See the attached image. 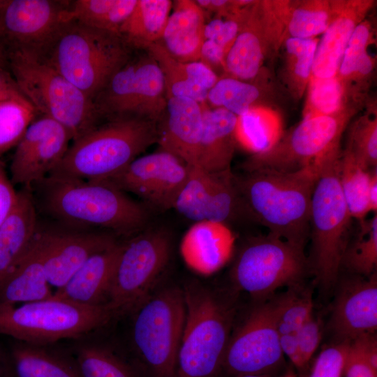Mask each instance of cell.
<instances>
[{
	"label": "cell",
	"instance_id": "obj_1",
	"mask_svg": "<svg viewBox=\"0 0 377 377\" xmlns=\"http://www.w3.org/2000/svg\"><path fill=\"white\" fill-rule=\"evenodd\" d=\"M326 160L295 172L259 170L235 175L249 216L269 233L304 249L310 232L312 193Z\"/></svg>",
	"mask_w": 377,
	"mask_h": 377
},
{
	"label": "cell",
	"instance_id": "obj_2",
	"mask_svg": "<svg viewBox=\"0 0 377 377\" xmlns=\"http://www.w3.org/2000/svg\"><path fill=\"white\" fill-rule=\"evenodd\" d=\"M33 186L44 211L68 227L103 228L131 236L144 230L149 219L145 206L101 182L47 177Z\"/></svg>",
	"mask_w": 377,
	"mask_h": 377
},
{
	"label": "cell",
	"instance_id": "obj_3",
	"mask_svg": "<svg viewBox=\"0 0 377 377\" xmlns=\"http://www.w3.org/2000/svg\"><path fill=\"white\" fill-rule=\"evenodd\" d=\"M157 142V122L138 117L106 120L73 142L47 177L98 182L124 169Z\"/></svg>",
	"mask_w": 377,
	"mask_h": 377
},
{
	"label": "cell",
	"instance_id": "obj_4",
	"mask_svg": "<svg viewBox=\"0 0 377 377\" xmlns=\"http://www.w3.org/2000/svg\"><path fill=\"white\" fill-rule=\"evenodd\" d=\"M135 52L118 34L71 20L40 57L94 101Z\"/></svg>",
	"mask_w": 377,
	"mask_h": 377
},
{
	"label": "cell",
	"instance_id": "obj_5",
	"mask_svg": "<svg viewBox=\"0 0 377 377\" xmlns=\"http://www.w3.org/2000/svg\"><path fill=\"white\" fill-rule=\"evenodd\" d=\"M5 54L22 94L38 114L64 127L73 142L101 123L94 101L43 58L20 50Z\"/></svg>",
	"mask_w": 377,
	"mask_h": 377
},
{
	"label": "cell",
	"instance_id": "obj_6",
	"mask_svg": "<svg viewBox=\"0 0 377 377\" xmlns=\"http://www.w3.org/2000/svg\"><path fill=\"white\" fill-rule=\"evenodd\" d=\"M182 290L186 312L176 377H216L231 335L233 309L199 282L190 281Z\"/></svg>",
	"mask_w": 377,
	"mask_h": 377
},
{
	"label": "cell",
	"instance_id": "obj_7",
	"mask_svg": "<svg viewBox=\"0 0 377 377\" xmlns=\"http://www.w3.org/2000/svg\"><path fill=\"white\" fill-rule=\"evenodd\" d=\"M341 154V149L335 152L323 164L311 202L308 260L324 290H330L338 281L352 220L339 182Z\"/></svg>",
	"mask_w": 377,
	"mask_h": 377
},
{
	"label": "cell",
	"instance_id": "obj_8",
	"mask_svg": "<svg viewBox=\"0 0 377 377\" xmlns=\"http://www.w3.org/2000/svg\"><path fill=\"white\" fill-rule=\"evenodd\" d=\"M117 318L108 305L87 306L50 299L15 304L0 303V334L35 344H52L91 334Z\"/></svg>",
	"mask_w": 377,
	"mask_h": 377
},
{
	"label": "cell",
	"instance_id": "obj_9",
	"mask_svg": "<svg viewBox=\"0 0 377 377\" xmlns=\"http://www.w3.org/2000/svg\"><path fill=\"white\" fill-rule=\"evenodd\" d=\"M185 312L183 290L177 286L151 294L131 312L132 346L151 377H176Z\"/></svg>",
	"mask_w": 377,
	"mask_h": 377
},
{
	"label": "cell",
	"instance_id": "obj_10",
	"mask_svg": "<svg viewBox=\"0 0 377 377\" xmlns=\"http://www.w3.org/2000/svg\"><path fill=\"white\" fill-rule=\"evenodd\" d=\"M172 237L164 228H145L123 243L108 306L117 317L131 313L151 293L172 255Z\"/></svg>",
	"mask_w": 377,
	"mask_h": 377
},
{
	"label": "cell",
	"instance_id": "obj_11",
	"mask_svg": "<svg viewBox=\"0 0 377 377\" xmlns=\"http://www.w3.org/2000/svg\"><path fill=\"white\" fill-rule=\"evenodd\" d=\"M357 109L334 115L313 116L284 131L268 151L251 155L242 164L244 172L259 170L295 172L320 163L341 149L342 135Z\"/></svg>",
	"mask_w": 377,
	"mask_h": 377
},
{
	"label": "cell",
	"instance_id": "obj_12",
	"mask_svg": "<svg viewBox=\"0 0 377 377\" xmlns=\"http://www.w3.org/2000/svg\"><path fill=\"white\" fill-rule=\"evenodd\" d=\"M309 270L304 249L268 232L248 239L239 251L230 274L239 289L261 300L268 299L283 286L301 284Z\"/></svg>",
	"mask_w": 377,
	"mask_h": 377
},
{
	"label": "cell",
	"instance_id": "obj_13",
	"mask_svg": "<svg viewBox=\"0 0 377 377\" xmlns=\"http://www.w3.org/2000/svg\"><path fill=\"white\" fill-rule=\"evenodd\" d=\"M290 1H255L247 9L240 30L228 51L222 77L250 81L265 72L286 38Z\"/></svg>",
	"mask_w": 377,
	"mask_h": 377
},
{
	"label": "cell",
	"instance_id": "obj_14",
	"mask_svg": "<svg viewBox=\"0 0 377 377\" xmlns=\"http://www.w3.org/2000/svg\"><path fill=\"white\" fill-rule=\"evenodd\" d=\"M275 299L263 302L230 335L222 369L230 376H269L283 361Z\"/></svg>",
	"mask_w": 377,
	"mask_h": 377
},
{
	"label": "cell",
	"instance_id": "obj_15",
	"mask_svg": "<svg viewBox=\"0 0 377 377\" xmlns=\"http://www.w3.org/2000/svg\"><path fill=\"white\" fill-rule=\"evenodd\" d=\"M70 1L7 0L0 13V46L43 57L62 27L70 20Z\"/></svg>",
	"mask_w": 377,
	"mask_h": 377
},
{
	"label": "cell",
	"instance_id": "obj_16",
	"mask_svg": "<svg viewBox=\"0 0 377 377\" xmlns=\"http://www.w3.org/2000/svg\"><path fill=\"white\" fill-rule=\"evenodd\" d=\"M188 167L163 150L137 157L124 169L101 182L131 193L160 210L172 209L186 181Z\"/></svg>",
	"mask_w": 377,
	"mask_h": 377
},
{
	"label": "cell",
	"instance_id": "obj_17",
	"mask_svg": "<svg viewBox=\"0 0 377 377\" xmlns=\"http://www.w3.org/2000/svg\"><path fill=\"white\" fill-rule=\"evenodd\" d=\"M188 175L172 207L195 222L209 220L226 223L249 216L231 169L209 172L188 165Z\"/></svg>",
	"mask_w": 377,
	"mask_h": 377
},
{
	"label": "cell",
	"instance_id": "obj_18",
	"mask_svg": "<svg viewBox=\"0 0 377 377\" xmlns=\"http://www.w3.org/2000/svg\"><path fill=\"white\" fill-rule=\"evenodd\" d=\"M66 227L41 229L38 226L34 237L47 280L57 289L91 256L118 242L113 233Z\"/></svg>",
	"mask_w": 377,
	"mask_h": 377
},
{
	"label": "cell",
	"instance_id": "obj_19",
	"mask_svg": "<svg viewBox=\"0 0 377 377\" xmlns=\"http://www.w3.org/2000/svg\"><path fill=\"white\" fill-rule=\"evenodd\" d=\"M72 138L60 124L47 116L36 117L16 146L10 164L14 184L31 188L54 170L66 154Z\"/></svg>",
	"mask_w": 377,
	"mask_h": 377
},
{
	"label": "cell",
	"instance_id": "obj_20",
	"mask_svg": "<svg viewBox=\"0 0 377 377\" xmlns=\"http://www.w3.org/2000/svg\"><path fill=\"white\" fill-rule=\"evenodd\" d=\"M330 328L336 341L350 342L377 329V276L343 281L334 302Z\"/></svg>",
	"mask_w": 377,
	"mask_h": 377
},
{
	"label": "cell",
	"instance_id": "obj_21",
	"mask_svg": "<svg viewBox=\"0 0 377 377\" xmlns=\"http://www.w3.org/2000/svg\"><path fill=\"white\" fill-rule=\"evenodd\" d=\"M202 126L200 103L188 98H169L157 121L156 143L160 150L177 156L187 165H196Z\"/></svg>",
	"mask_w": 377,
	"mask_h": 377
},
{
	"label": "cell",
	"instance_id": "obj_22",
	"mask_svg": "<svg viewBox=\"0 0 377 377\" xmlns=\"http://www.w3.org/2000/svg\"><path fill=\"white\" fill-rule=\"evenodd\" d=\"M332 17L319 39L312 67V75L336 76L348 41L357 26L367 18L374 0H332Z\"/></svg>",
	"mask_w": 377,
	"mask_h": 377
},
{
	"label": "cell",
	"instance_id": "obj_23",
	"mask_svg": "<svg viewBox=\"0 0 377 377\" xmlns=\"http://www.w3.org/2000/svg\"><path fill=\"white\" fill-rule=\"evenodd\" d=\"M123 248L117 242L88 259L52 298L87 306L108 305L117 263Z\"/></svg>",
	"mask_w": 377,
	"mask_h": 377
},
{
	"label": "cell",
	"instance_id": "obj_24",
	"mask_svg": "<svg viewBox=\"0 0 377 377\" xmlns=\"http://www.w3.org/2000/svg\"><path fill=\"white\" fill-rule=\"evenodd\" d=\"M235 235L223 223L205 220L195 222L181 243L182 255L187 265L202 274L221 268L231 258Z\"/></svg>",
	"mask_w": 377,
	"mask_h": 377
},
{
	"label": "cell",
	"instance_id": "obj_25",
	"mask_svg": "<svg viewBox=\"0 0 377 377\" xmlns=\"http://www.w3.org/2000/svg\"><path fill=\"white\" fill-rule=\"evenodd\" d=\"M203 126L197 164L209 172L231 169L237 147L235 131L237 117L222 108H211L200 103Z\"/></svg>",
	"mask_w": 377,
	"mask_h": 377
},
{
	"label": "cell",
	"instance_id": "obj_26",
	"mask_svg": "<svg viewBox=\"0 0 377 377\" xmlns=\"http://www.w3.org/2000/svg\"><path fill=\"white\" fill-rule=\"evenodd\" d=\"M38 226L32 193L24 188L19 192L13 211L0 226V284L31 246Z\"/></svg>",
	"mask_w": 377,
	"mask_h": 377
},
{
	"label": "cell",
	"instance_id": "obj_27",
	"mask_svg": "<svg viewBox=\"0 0 377 377\" xmlns=\"http://www.w3.org/2000/svg\"><path fill=\"white\" fill-rule=\"evenodd\" d=\"M205 25V13L195 1H174L160 42L181 62L200 61Z\"/></svg>",
	"mask_w": 377,
	"mask_h": 377
},
{
	"label": "cell",
	"instance_id": "obj_28",
	"mask_svg": "<svg viewBox=\"0 0 377 377\" xmlns=\"http://www.w3.org/2000/svg\"><path fill=\"white\" fill-rule=\"evenodd\" d=\"M52 344L18 341L9 359L12 377H82L69 349Z\"/></svg>",
	"mask_w": 377,
	"mask_h": 377
},
{
	"label": "cell",
	"instance_id": "obj_29",
	"mask_svg": "<svg viewBox=\"0 0 377 377\" xmlns=\"http://www.w3.org/2000/svg\"><path fill=\"white\" fill-rule=\"evenodd\" d=\"M263 73L250 81L229 76L219 77L208 91L207 103L211 108H222L239 117L258 107H275L273 87Z\"/></svg>",
	"mask_w": 377,
	"mask_h": 377
},
{
	"label": "cell",
	"instance_id": "obj_30",
	"mask_svg": "<svg viewBox=\"0 0 377 377\" xmlns=\"http://www.w3.org/2000/svg\"><path fill=\"white\" fill-rule=\"evenodd\" d=\"M51 287L34 239L27 253L0 284V303L16 304L48 300L54 294Z\"/></svg>",
	"mask_w": 377,
	"mask_h": 377
},
{
	"label": "cell",
	"instance_id": "obj_31",
	"mask_svg": "<svg viewBox=\"0 0 377 377\" xmlns=\"http://www.w3.org/2000/svg\"><path fill=\"white\" fill-rule=\"evenodd\" d=\"M172 8L170 0H138L119 36L133 50L146 51L161 40Z\"/></svg>",
	"mask_w": 377,
	"mask_h": 377
},
{
	"label": "cell",
	"instance_id": "obj_32",
	"mask_svg": "<svg viewBox=\"0 0 377 377\" xmlns=\"http://www.w3.org/2000/svg\"><path fill=\"white\" fill-rule=\"evenodd\" d=\"M135 54V98L133 114L158 121L167 103L162 71L147 51Z\"/></svg>",
	"mask_w": 377,
	"mask_h": 377
},
{
	"label": "cell",
	"instance_id": "obj_33",
	"mask_svg": "<svg viewBox=\"0 0 377 377\" xmlns=\"http://www.w3.org/2000/svg\"><path fill=\"white\" fill-rule=\"evenodd\" d=\"M283 132L279 112L273 108L258 107L237 117L235 135L237 145L251 156L270 150Z\"/></svg>",
	"mask_w": 377,
	"mask_h": 377
},
{
	"label": "cell",
	"instance_id": "obj_34",
	"mask_svg": "<svg viewBox=\"0 0 377 377\" xmlns=\"http://www.w3.org/2000/svg\"><path fill=\"white\" fill-rule=\"evenodd\" d=\"M91 336L75 340L68 348L82 377H140L132 364Z\"/></svg>",
	"mask_w": 377,
	"mask_h": 377
},
{
	"label": "cell",
	"instance_id": "obj_35",
	"mask_svg": "<svg viewBox=\"0 0 377 377\" xmlns=\"http://www.w3.org/2000/svg\"><path fill=\"white\" fill-rule=\"evenodd\" d=\"M319 38L288 37L283 40L281 79L290 96L295 101L306 93L312 75V67Z\"/></svg>",
	"mask_w": 377,
	"mask_h": 377
},
{
	"label": "cell",
	"instance_id": "obj_36",
	"mask_svg": "<svg viewBox=\"0 0 377 377\" xmlns=\"http://www.w3.org/2000/svg\"><path fill=\"white\" fill-rule=\"evenodd\" d=\"M138 0H76L70 1L69 20L119 35V30Z\"/></svg>",
	"mask_w": 377,
	"mask_h": 377
},
{
	"label": "cell",
	"instance_id": "obj_37",
	"mask_svg": "<svg viewBox=\"0 0 377 377\" xmlns=\"http://www.w3.org/2000/svg\"><path fill=\"white\" fill-rule=\"evenodd\" d=\"M332 11V0L290 1L286 38H317L329 26Z\"/></svg>",
	"mask_w": 377,
	"mask_h": 377
},
{
	"label": "cell",
	"instance_id": "obj_38",
	"mask_svg": "<svg viewBox=\"0 0 377 377\" xmlns=\"http://www.w3.org/2000/svg\"><path fill=\"white\" fill-rule=\"evenodd\" d=\"M302 118L337 114L350 109L360 110L350 100L337 76L327 78L311 77L306 89Z\"/></svg>",
	"mask_w": 377,
	"mask_h": 377
},
{
	"label": "cell",
	"instance_id": "obj_39",
	"mask_svg": "<svg viewBox=\"0 0 377 377\" xmlns=\"http://www.w3.org/2000/svg\"><path fill=\"white\" fill-rule=\"evenodd\" d=\"M146 51L154 57L162 71L168 98L182 97L199 103L207 102L208 91L191 81L187 63L172 57L160 41L151 45Z\"/></svg>",
	"mask_w": 377,
	"mask_h": 377
},
{
	"label": "cell",
	"instance_id": "obj_40",
	"mask_svg": "<svg viewBox=\"0 0 377 377\" xmlns=\"http://www.w3.org/2000/svg\"><path fill=\"white\" fill-rule=\"evenodd\" d=\"M370 171L364 170L347 151L342 150L339 182L352 219H365L369 210V186Z\"/></svg>",
	"mask_w": 377,
	"mask_h": 377
},
{
	"label": "cell",
	"instance_id": "obj_41",
	"mask_svg": "<svg viewBox=\"0 0 377 377\" xmlns=\"http://www.w3.org/2000/svg\"><path fill=\"white\" fill-rule=\"evenodd\" d=\"M377 265V214L359 221L355 238L348 242L341 266L360 276L376 272Z\"/></svg>",
	"mask_w": 377,
	"mask_h": 377
},
{
	"label": "cell",
	"instance_id": "obj_42",
	"mask_svg": "<svg viewBox=\"0 0 377 377\" xmlns=\"http://www.w3.org/2000/svg\"><path fill=\"white\" fill-rule=\"evenodd\" d=\"M37 114L25 97L0 101V156L17 145Z\"/></svg>",
	"mask_w": 377,
	"mask_h": 377
},
{
	"label": "cell",
	"instance_id": "obj_43",
	"mask_svg": "<svg viewBox=\"0 0 377 377\" xmlns=\"http://www.w3.org/2000/svg\"><path fill=\"white\" fill-rule=\"evenodd\" d=\"M289 288L283 295L275 298L279 337L297 336L302 325L313 313L311 292L300 289V284Z\"/></svg>",
	"mask_w": 377,
	"mask_h": 377
},
{
	"label": "cell",
	"instance_id": "obj_44",
	"mask_svg": "<svg viewBox=\"0 0 377 377\" xmlns=\"http://www.w3.org/2000/svg\"><path fill=\"white\" fill-rule=\"evenodd\" d=\"M345 150L349 152L365 170L377 167L376 112L369 111L350 126Z\"/></svg>",
	"mask_w": 377,
	"mask_h": 377
},
{
	"label": "cell",
	"instance_id": "obj_45",
	"mask_svg": "<svg viewBox=\"0 0 377 377\" xmlns=\"http://www.w3.org/2000/svg\"><path fill=\"white\" fill-rule=\"evenodd\" d=\"M374 29L369 19H364L354 30L344 51L337 74L343 87L350 80L361 57L374 41Z\"/></svg>",
	"mask_w": 377,
	"mask_h": 377
},
{
	"label": "cell",
	"instance_id": "obj_46",
	"mask_svg": "<svg viewBox=\"0 0 377 377\" xmlns=\"http://www.w3.org/2000/svg\"><path fill=\"white\" fill-rule=\"evenodd\" d=\"M350 348L348 341H336L316 358L309 377H342Z\"/></svg>",
	"mask_w": 377,
	"mask_h": 377
},
{
	"label": "cell",
	"instance_id": "obj_47",
	"mask_svg": "<svg viewBox=\"0 0 377 377\" xmlns=\"http://www.w3.org/2000/svg\"><path fill=\"white\" fill-rule=\"evenodd\" d=\"M321 337L320 322L312 313L297 334L298 348L304 367L316 351L321 341Z\"/></svg>",
	"mask_w": 377,
	"mask_h": 377
},
{
	"label": "cell",
	"instance_id": "obj_48",
	"mask_svg": "<svg viewBox=\"0 0 377 377\" xmlns=\"http://www.w3.org/2000/svg\"><path fill=\"white\" fill-rule=\"evenodd\" d=\"M18 197L19 192L15 190L6 172L4 163L0 160V226L13 211Z\"/></svg>",
	"mask_w": 377,
	"mask_h": 377
},
{
	"label": "cell",
	"instance_id": "obj_49",
	"mask_svg": "<svg viewBox=\"0 0 377 377\" xmlns=\"http://www.w3.org/2000/svg\"><path fill=\"white\" fill-rule=\"evenodd\" d=\"M343 376L377 377V371L371 367L363 355L350 344V342Z\"/></svg>",
	"mask_w": 377,
	"mask_h": 377
},
{
	"label": "cell",
	"instance_id": "obj_50",
	"mask_svg": "<svg viewBox=\"0 0 377 377\" xmlns=\"http://www.w3.org/2000/svg\"><path fill=\"white\" fill-rule=\"evenodd\" d=\"M189 79L199 87L209 91L219 79V76L200 61L186 62Z\"/></svg>",
	"mask_w": 377,
	"mask_h": 377
},
{
	"label": "cell",
	"instance_id": "obj_51",
	"mask_svg": "<svg viewBox=\"0 0 377 377\" xmlns=\"http://www.w3.org/2000/svg\"><path fill=\"white\" fill-rule=\"evenodd\" d=\"M225 58L226 52L215 41L212 40H206L203 42L200 50V61L209 67L215 73L216 69L218 68H222L224 73Z\"/></svg>",
	"mask_w": 377,
	"mask_h": 377
},
{
	"label": "cell",
	"instance_id": "obj_52",
	"mask_svg": "<svg viewBox=\"0 0 377 377\" xmlns=\"http://www.w3.org/2000/svg\"><path fill=\"white\" fill-rule=\"evenodd\" d=\"M366 359L371 367L377 371V339L376 333L361 335L350 341Z\"/></svg>",
	"mask_w": 377,
	"mask_h": 377
},
{
	"label": "cell",
	"instance_id": "obj_53",
	"mask_svg": "<svg viewBox=\"0 0 377 377\" xmlns=\"http://www.w3.org/2000/svg\"><path fill=\"white\" fill-rule=\"evenodd\" d=\"M14 97H24L11 73L0 67V101Z\"/></svg>",
	"mask_w": 377,
	"mask_h": 377
},
{
	"label": "cell",
	"instance_id": "obj_54",
	"mask_svg": "<svg viewBox=\"0 0 377 377\" xmlns=\"http://www.w3.org/2000/svg\"><path fill=\"white\" fill-rule=\"evenodd\" d=\"M369 205L370 212H377V169L374 168L370 172V182L369 186Z\"/></svg>",
	"mask_w": 377,
	"mask_h": 377
},
{
	"label": "cell",
	"instance_id": "obj_55",
	"mask_svg": "<svg viewBox=\"0 0 377 377\" xmlns=\"http://www.w3.org/2000/svg\"><path fill=\"white\" fill-rule=\"evenodd\" d=\"M223 22V17L216 16L209 22L205 23L204 28V38L206 40H214L219 35Z\"/></svg>",
	"mask_w": 377,
	"mask_h": 377
},
{
	"label": "cell",
	"instance_id": "obj_56",
	"mask_svg": "<svg viewBox=\"0 0 377 377\" xmlns=\"http://www.w3.org/2000/svg\"><path fill=\"white\" fill-rule=\"evenodd\" d=\"M0 377H12L10 360H6L0 355Z\"/></svg>",
	"mask_w": 377,
	"mask_h": 377
},
{
	"label": "cell",
	"instance_id": "obj_57",
	"mask_svg": "<svg viewBox=\"0 0 377 377\" xmlns=\"http://www.w3.org/2000/svg\"><path fill=\"white\" fill-rule=\"evenodd\" d=\"M7 64V59L4 50L0 46V67L5 68Z\"/></svg>",
	"mask_w": 377,
	"mask_h": 377
},
{
	"label": "cell",
	"instance_id": "obj_58",
	"mask_svg": "<svg viewBox=\"0 0 377 377\" xmlns=\"http://www.w3.org/2000/svg\"><path fill=\"white\" fill-rule=\"evenodd\" d=\"M6 2H7V0H0V13L1 12L2 9L5 6Z\"/></svg>",
	"mask_w": 377,
	"mask_h": 377
},
{
	"label": "cell",
	"instance_id": "obj_59",
	"mask_svg": "<svg viewBox=\"0 0 377 377\" xmlns=\"http://www.w3.org/2000/svg\"><path fill=\"white\" fill-rule=\"evenodd\" d=\"M235 377H270L269 376H256V375H247V376H240Z\"/></svg>",
	"mask_w": 377,
	"mask_h": 377
},
{
	"label": "cell",
	"instance_id": "obj_60",
	"mask_svg": "<svg viewBox=\"0 0 377 377\" xmlns=\"http://www.w3.org/2000/svg\"><path fill=\"white\" fill-rule=\"evenodd\" d=\"M279 377H297L293 373H288L283 376H281Z\"/></svg>",
	"mask_w": 377,
	"mask_h": 377
}]
</instances>
